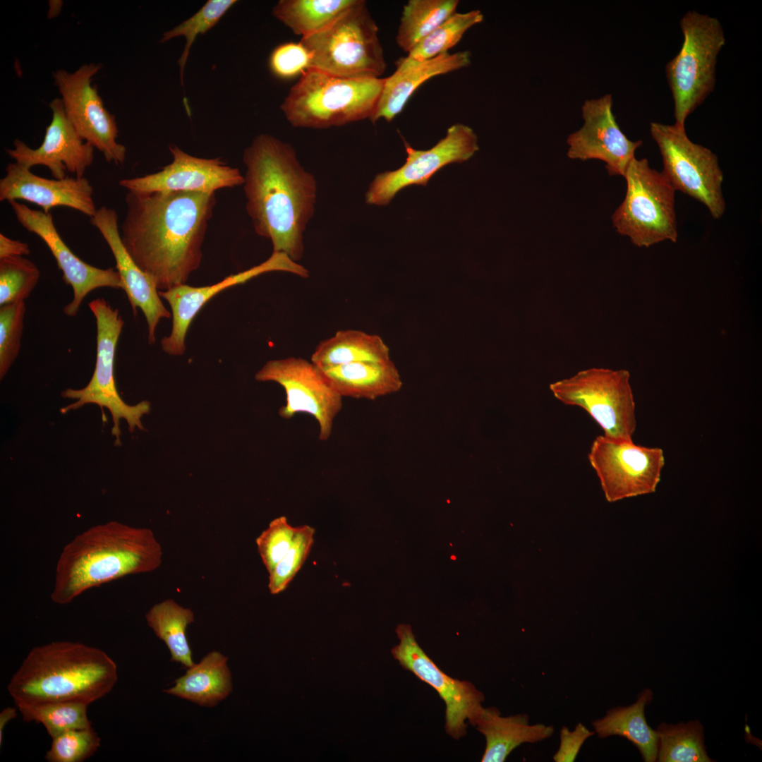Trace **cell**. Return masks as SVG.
Returning <instances> with one entry per match:
<instances>
[{"instance_id":"1","label":"cell","mask_w":762,"mask_h":762,"mask_svg":"<svg viewBox=\"0 0 762 762\" xmlns=\"http://www.w3.org/2000/svg\"><path fill=\"white\" fill-rule=\"evenodd\" d=\"M125 202L126 212L119 232L134 262L159 291L186 284L202 261L215 194L128 191Z\"/></svg>"},{"instance_id":"2","label":"cell","mask_w":762,"mask_h":762,"mask_svg":"<svg viewBox=\"0 0 762 762\" xmlns=\"http://www.w3.org/2000/svg\"><path fill=\"white\" fill-rule=\"evenodd\" d=\"M243 162L246 209L255 233L271 241L272 253L298 262L315 210V176L301 164L290 144L267 133L253 140Z\"/></svg>"},{"instance_id":"3","label":"cell","mask_w":762,"mask_h":762,"mask_svg":"<svg viewBox=\"0 0 762 762\" xmlns=\"http://www.w3.org/2000/svg\"><path fill=\"white\" fill-rule=\"evenodd\" d=\"M162 556L161 544L150 528L116 521L91 526L62 550L51 599L66 605L92 588L153 572L161 566Z\"/></svg>"},{"instance_id":"4","label":"cell","mask_w":762,"mask_h":762,"mask_svg":"<svg viewBox=\"0 0 762 762\" xmlns=\"http://www.w3.org/2000/svg\"><path fill=\"white\" fill-rule=\"evenodd\" d=\"M117 679L116 664L102 650L58 641L34 647L7 689L16 706L58 702L90 705L109 694Z\"/></svg>"},{"instance_id":"5","label":"cell","mask_w":762,"mask_h":762,"mask_svg":"<svg viewBox=\"0 0 762 762\" xmlns=\"http://www.w3.org/2000/svg\"><path fill=\"white\" fill-rule=\"evenodd\" d=\"M385 78H347L308 68L280 108L294 127L341 126L373 116Z\"/></svg>"},{"instance_id":"6","label":"cell","mask_w":762,"mask_h":762,"mask_svg":"<svg viewBox=\"0 0 762 762\" xmlns=\"http://www.w3.org/2000/svg\"><path fill=\"white\" fill-rule=\"evenodd\" d=\"M378 31L366 1L358 0L329 26L300 42L310 55L309 68L347 78H379L387 63Z\"/></svg>"},{"instance_id":"7","label":"cell","mask_w":762,"mask_h":762,"mask_svg":"<svg viewBox=\"0 0 762 762\" xmlns=\"http://www.w3.org/2000/svg\"><path fill=\"white\" fill-rule=\"evenodd\" d=\"M683 43L666 65L665 73L674 102L675 125L685 127L687 117L713 92L717 56L725 44L720 21L689 11L681 18Z\"/></svg>"},{"instance_id":"8","label":"cell","mask_w":762,"mask_h":762,"mask_svg":"<svg viewBox=\"0 0 762 762\" xmlns=\"http://www.w3.org/2000/svg\"><path fill=\"white\" fill-rule=\"evenodd\" d=\"M624 177L626 195L612 217L617 232L638 247L648 248L664 241L675 243V190L664 175L652 169L647 159L634 157Z\"/></svg>"},{"instance_id":"9","label":"cell","mask_w":762,"mask_h":762,"mask_svg":"<svg viewBox=\"0 0 762 762\" xmlns=\"http://www.w3.org/2000/svg\"><path fill=\"white\" fill-rule=\"evenodd\" d=\"M88 306L96 320L97 353L92 376L88 384L82 389H66L61 393L64 398L74 400L61 409L62 413L76 410L85 404H95L107 408L111 414V434L116 437L115 445H121L120 420L123 418L130 432L135 428L143 430L141 418L148 413L150 404L147 401L131 406L123 401L118 393L114 378V360L119 337L124 321L117 308H114L103 298L91 301Z\"/></svg>"},{"instance_id":"10","label":"cell","mask_w":762,"mask_h":762,"mask_svg":"<svg viewBox=\"0 0 762 762\" xmlns=\"http://www.w3.org/2000/svg\"><path fill=\"white\" fill-rule=\"evenodd\" d=\"M626 370L591 368L552 382L554 397L566 405L583 409L610 439L633 441L636 405Z\"/></svg>"},{"instance_id":"11","label":"cell","mask_w":762,"mask_h":762,"mask_svg":"<svg viewBox=\"0 0 762 762\" xmlns=\"http://www.w3.org/2000/svg\"><path fill=\"white\" fill-rule=\"evenodd\" d=\"M650 133L661 155V173L673 188L701 202L714 219H720L725 202L722 193L723 174L717 156L692 142L685 127L651 122Z\"/></svg>"},{"instance_id":"12","label":"cell","mask_w":762,"mask_h":762,"mask_svg":"<svg viewBox=\"0 0 762 762\" xmlns=\"http://www.w3.org/2000/svg\"><path fill=\"white\" fill-rule=\"evenodd\" d=\"M255 379L283 387L286 404L279 410L282 418L290 419L296 413H308L318 422V439L329 440L334 419L342 409L343 397L318 365L300 357L270 360L255 373Z\"/></svg>"},{"instance_id":"13","label":"cell","mask_w":762,"mask_h":762,"mask_svg":"<svg viewBox=\"0 0 762 762\" xmlns=\"http://www.w3.org/2000/svg\"><path fill=\"white\" fill-rule=\"evenodd\" d=\"M100 64H87L73 72L59 69L53 73L65 114L79 136L99 150L107 162L123 164L125 146L117 142L115 116L104 107L92 78L102 68Z\"/></svg>"},{"instance_id":"14","label":"cell","mask_w":762,"mask_h":762,"mask_svg":"<svg viewBox=\"0 0 762 762\" xmlns=\"http://www.w3.org/2000/svg\"><path fill=\"white\" fill-rule=\"evenodd\" d=\"M588 460L605 498L610 502L654 492L665 466L661 448L637 445L633 441L616 440L604 435L593 441Z\"/></svg>"},{"instance_id":"15","label":"cell","mask_w":762,"mask_h":762,"mask_svg":"<svg viewBox=\"0 0 762 762\" xmlns=\"http://www.w3.org/2000/svg\"><path fill=\"white\" fill-rule=\"evenodd\" d=\"M404 142L406 153L404 164L394 171L376 175L365 193L367 204L387 205L404 188L426 186L445 166L464 162L479 150L476 134L471 127L462 123L451 126L446 135L428 150H416L405 140Z\"/></svg>"},{"instance_id":"16","label":"cell","mask_w":762,"mask_h":762,"mask_svg":"<svg viewBox=\"0 0 762 762\" xmlns=\"http://www.w3.org/2000/svg\"><path fill=\"white\" fill-rule=\"evenodd\" d=\"M399 643L391 653L405 670L436 690L445 703V731L458 739L466 734V720L471 725L483 708V694L469 681L459 680L443 672L426 655L416 640L409 624H398Z\"/></svg>"},{"instance_id":"17","label":"cell","mask_w":762,"mask_h":762,"mask_svg":"<svg viewBox=\"0 0 762 762\" xmlns=\"http://www.w3.org/2000/svg\"><path fill=\"white\" fill-rule=\"evenodd\" d=\"M610 94L586 99L581 107L583 124L567 138V156L581 160L599 159L610 175L625 174L641 140L631 141L621 131L612 112Z\"/></svg>"},{"instance_id":"18","label":"cell","mask_w":762,"mask_h":762,"mask_svg":"<svg viewBox=\"0 0 762 762\" xmlns=\"http://www.w3.org/2000/svg\"><path fill=\"white\" fill-rule=\"evenodd\" d=\"M8 203L18 222L28 231L40 236L47 244L63 272L64 282L73 291L72 301L63 309L74 317L85 296L95 289L103 287L122 289L124 286L117 270L101 269L90 265L76 256L58 233L52 214L28 207L17 200Z\"/></svg>"},{"instance_id":"19","label":"cell","mask_w":762,"mask_h":762,"mask_svg":"<svg viewBox=\"0 0 762 762\" xmlns=\"http://www.w3.org/2000/svg\"><path fill=\"white\" fill-rule=\"evenodd\" d=\"M274 271L289 272L301 277L309 275L306 268L291 260L287 255L272 253L263 262L243 272L231 274L214 284L192 286L183 284L166 291H159L160 297L168 302L172 313L171 333L161 340L162 350L169 355H182L186 350V334L193 318L212 297L233 286L243 284L262 274Z\"/></svg>"},{"instance_id":"20","label":"cell","mask_w":762,"mask_h":762,"mask_svg":"<svg viewBox=\"0 0 762 762\" xmlns=\"http://www.w3.org/2000/svg\"><path fill=\"white\" fill-rule=\"evenodd\" d=\"M172 161L159 171L140 177L123 179L119 185L129 192H200L241 186L244 177L238 169L227 165L219 158H201L169 146Z\"/></svg>"},{"instance_id":"21","label":"cell","mask_w":762,"mask_h":762,"mask_svg":"<svg viewBox=\"0 0 762 762\" xmlns=\"http://www.w3.org/2000/svg\"><path fill=\"white\" fill-rule=\"evenodd\" d=\"M49 106L52 117L41 145L33 149L16 139L14 148L6 152L16 162L28 169L36 165L47 167L56 179L66 178L67 171L75 177H83L93 162L94 147L77 133L65 114L61 98L52 99Z\"/></svg>"},{"instance_id":"22","label":"cell","mask_w":762,"mask_h":762,"mask_svg":"<svg viewBox=\"0 0 762 762\" xmlns=\"http://www.w3.org/2000/svg\"><path fill=\"white\" fill-rule=\"evenodd\" d=\"M23 200L41 207L46 214L56 207H68L92 217L97 208L93 188L85 177L49 179L34 174L17 162L6 167L0 179V201Z\"/></svg>"},{"instance_id":"23","label":"cell","mask_w":762,"mask_h":762,"mask_svg":"<svg viewBox=\"0 0 762 762\" xmlns=\"http://www.w3.org/2000/svg\"><path fill=\"white\" fill-rule=\"evenodd\" d=\"M90 221L111 249L134 315L137 308L143 312L147 324L148 343L154 344L159 322L162 318H170L171 313L162 303L152 279L140 269L124 247L120 236L117 212L114 209L102 206Z\"/></svg>"},{"instance_id":"24","label":"cell","mask_w":762,"mask_h":762,"mask_svg":"<svg viewBox=\"0 0 762 762\" xmlns=\"http://www.w3.org/2000/svg\"><path fill=\"white\" fill-rule=\"evenodd\" d=\"M471 54L461 51L445 53L436 57L415 61L401 57L396 62V70L385 78L382 90L370 121L383 119L391 122L400 114L414 92L430 78L468 66Z\"/></svg>"},{"instance_id":"25","label":"cell","mask_w":762,"mask_h":762,"mask_svg":"<svg viewBox=\"0 0 762 762\" xmlns=\"http://www.w3.org/2000/svg\"><path fill=\"white\" fill-rule=\"evenodd\" d=\"M471 725L485 738L482 762H503L521 744L541 742L552 737L555 731L552 725H531L527 714L502 716L494 707H483Z\"/></svg>"},{"instance_id":"26","label":"cell","mask_w":762,"mask_h":762,"mask_svg":"<svg viewBox=\"0 0 762 762\" xmlns=\"http://www.w3.org/2000/svg\"><path fill=\"white\" fill-rule=\"evenodd\" d=\"M320 369L342 397L375 400L399 391L403 385L399 370L391 359Z\"/></svg>"},{"instance_id":"27","label":"cell","mask_w":762,"mask_h":762,"mask_svg":"<svg viewBox=\"0 0 762 762\" xmlns=\"http://www.w3.org/2000/svg\"><path fill=\"white\" fill-rule=\"evenodd\" d=\"M227 660L228 658L219 652L209 653L200 663L188 668L175 685L164 692L199 706H214L232 691Z\"/></svg>"},{"instance_id":"28","label":"cell","mask_w":762,"mask_h":762,"mask_svg":"<svg viewBox=\"0 0 762 762\" xmlns=\"http://www.w3.org/2000/svg\"><path fill=\"white\" fill-rule=\"evenodd\" d=\"M652 698L653 691L646 689L631 705L608 710L604 717L592 722L595 734L599 738L623 737L638 749L646 762L656 761L658 734L645 717V707Z\"/></svg>"},{"instance_id":"29","label":"cell","mask_w":762,"mask_h":762,"mask_svg":"<svg viewBox=\"0 0 762 762\" xmlns=\"http://www.w3.org/2000/svg\"><path fill=\"white\" fill-rule=\"evenodd\" d=\"M390 359L389 349L379 335L358 329L337 331L320 342L310 358L320 368Z\"/></svg>"},{"instance_id":"30","label":"cell","mask_w":762,"mask_h":762,"mask_svg":"<svg viewBox=\"0 0 762 762\" xmlns=\"http://www.w3.org/2000/svg\"><path fill=\"white\" fill-rule=\"evenodd\" d=\"M358 0H280L272 8V15L291 31L302 37L325 29Z\"/></svg>"},{"instance_id":"31","label":"cell","mask_w":762,"mask_h":762,"mask_svg":"<svg viewBox=\"0 0 762 762\" xmlns=\"http://www.w3.org/2000/svg\"><path fill=\"white\" fill-rule=\"evenodd\" d=\"M148 626L164 642L171 653V661L189 668L195 663L186 637V629L194 621L193 612L167 599L155 604L145 615Z\"/></svg>"},{"instance_id":"32","label":"cell","mask_w":762,"mask_h":762,"mask_svg":"<svg viewBox=\"0 0 762 762\" xmlns=\"http://www.w3.org/2000/svg\"><path fill=\"white\" fill-rule=\"evenodd\" d=\"M459 0H409L404 6L396 35L407 54L442 22L456 13Z\"/></svg>"},{"instance_id":"33","label":"cell","mask_w":762,"mask_h":762,"mask_svg":"<svg viewBox=\"0 0 762 762\" xmlns=\"http://www.w3.org/2000/svg\"><path fill=\"white\" fill-rule=\"evenodd\" d=\"M658 734L657 761L710 762L704 744L703 727L700 722L671 725L663 722Z\"/></svg>"},{"instance_id":"34","label":"cell","mask_w":762,"mask_h":762,"mask_svg":"<svg viewBox=\"0 0 762 762\" xmlns=\"http://www.w3.org/2000/svg\"><path fill=\"white\" fill-rule=\"evenodd\" d=\"M87 706L82 703L58 702L19 705L16 708L25 721L42 724L49 736L54 738L67 731L90 727Z\"/></svg>"},{"instance_id":"35","label":"cell","mask_w":762,"mask_h":762,"mask_svg":"<svg viewBox=\"0 0 762 762\" xmlns=\"http://www.w3.org/2000/svg\"><path fill=\"white\" fill-rule=\"evenodd\" d=\"M483 20V14L478 9L456 12L421 40L406 56L415 61H424L447 53L468 29Z\"/></svg>"},{"instance_id":"36","label":"cell","mask_w":762,"mask_h":762,"mask_svg":"<svg viewBox=\"0 0 762 762\" xmlns=\"http://www.w3.org/2000/svg\"><path fill=\"white\" fill-rule=\"evenodd\" d=\"M236 2V0H209L191 17L162 35L160 40L162 43L177 37H183L186 39L183 50L178 60L182 86L186 64L197 36L205 34L212 28Z\"/></svg>"},{"instance_id":"37","label":"cell","mask_w":762,"mask_h":762,"mask_svg":"<svg viewBox=\"0 0 762 762\" xmlns=\"http://www.w3.org/2000/svg\"><path fill=\"white\" fill-rule=\"evenodd\" d=\"M40 272L22 256L0 259V306L25 301L37 286Z\"/></svg>"},{"instance_id":"38","label":"cell","mask_w":762,"mask_h":762,"mask_svg":"<svg viewBox=\"0 0 762 762\" xmlns=\"http://www.w3.org/2000/svg\"><path fill=\"white\" fill-rule=\"evenodd\" d=\"M314 528L298 526L294 540L284 557L269 574L268 588L271 594L284 591L307 559L314 542Z\"/></svg>"},{"instance_id":"39","label":"cell","mask_w":762,"mask_h":762,"mask_svg":"<svg viewBox=\"0 0 762 762\" xmlns=\"http://www.w3.org/2000/svg\"><path fill=\"white\" fill-rule=\"evenodd\" d=\"M26 311L25 301L0 308V379L2 380L18 357Z\"/></svg>"},{"instance_id":"40","label":"cell","mask_w":762,"mask_h":762,"mask_svg":"<svg viewBox=\"0 0 762 762\" xmlns=\"http://www.w3.org/2000/svg\"><path fill=\"white\" fill-rule=\"evenodd\" d=\"M100 746V738L90 727L64 732L54 738L45 754L48 762H83Z\"/></svg>"},{"instance_id":"41","label":"cell","mask_w":762,"mask_h":762,"mask_svg":"<svg viewBox=\"0 0 762 762\" xmlns=\"http://www.w3.org/2000/svg\"><path fill=\"white\" fill-rule=\"evenodd\" d=\"M297 529L282 516L273 519L256 538L258 552L269 574L291 548Z\"/></svg>"},{"instance_id":"42","label":"cell","mask_w":762,"mask_h":762,"mask_svg":"<svg viewBox=\"0 0 762 762\" xmlns=\"http://www.w3.org/2000/svg\"><path fill=\"white\" fill-rule=\"evenodd\" d=\"M310 55L299 42L279 44L272 52L269 59L271 72L282 79H289L303 73L310 68Z\"/></svg>"},{"instance_id":"43","label":"cell","mask_w":762,"mask_h":762,"mask_svg":"<svg viewBox=\"0 0 762 762\" xmlns=\"http://www.w3.org/2000/svg\"><path fill=\"white\" fill-rule=\"evenodd\" d=\"M595 734L584 725L579 722L571 731L563 726L560 733V745L553 756L555 762H573L576 759L585 741Z\"/></svg>"},{"instance_id":"44","label":"cell","mask_w":762,"mask_h":762,"mask_svg":"<svg viewBox=\"0 0 762 762\" xmlns=\"http://www.w3.org/2000/svg\"><path fill=\"white\" fill-rule=\"evenodd\" d=\"M30 252L28 243L13 240L4 234H0V259L28 255Z\"/></svg>"},{"instance_id":"45","label":"cell","mask_w":762,"mask_h":762,"mask_svg":"<svg viewBox=\"0 0 762 762\" xmlns=\"http://www.w3.org/2000/svg\"><path fill=\"white\" fill-rule=\"evenodd\" d=\"M17 715L16 708H6L0 713V744H2L3 732L7 723Z\"/></svg>"}]
</instances>
